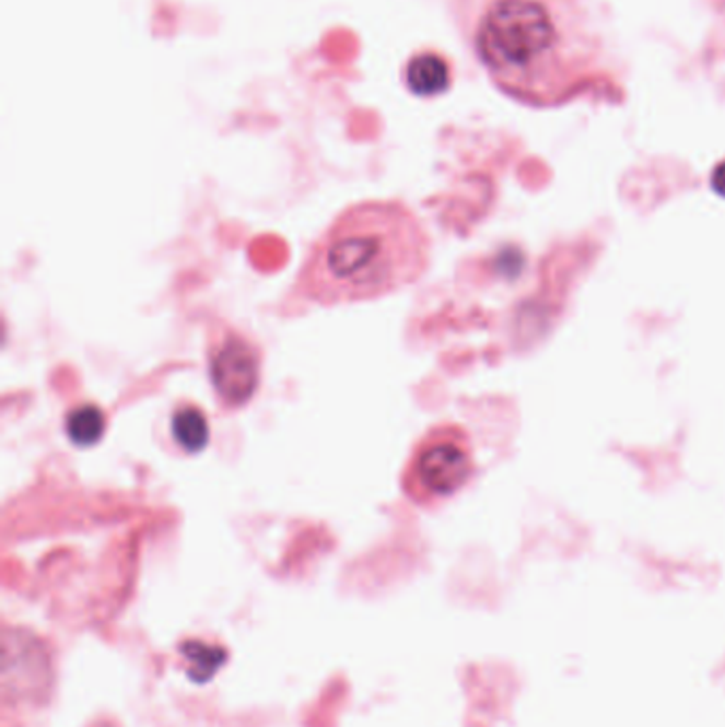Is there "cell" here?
Listing matches in <instances>:
<instances>
[{
  "instance_id": "cell-1",
  "label": "cell",
  "mask_w": 725,
  "mask_h": 727,
  "mask_svg": "<svg viewBox=\"0 0 725 727\" xmlns=\"http://www.w3.org/2000/svg\"><path fill=\"white\" fill-rule=\"evenodd\" d=\"M425 262L428 238L420 220L398 202H366L321 232L299 283L317 305H351L418 281Z\"/></svg>"
},
{
  "instance_id": "cell-2",
  "label": "cell",
  "mask_w": 725,
  "mask_h": 727,
  "mask_svg": "<svg viewBox=\"0 0 725 727\" xmlns=\"http://www.w3.org/2000/svg\"><path fill=\"white\" fill-rule=\"evenodd\" d=\"M551 43V17L535 0H498L479 31V51L492 69L526 67Z\"/></svg>"
},
{
  "instance_id": "cell-3",
  "label": "cell",
  "mask_w": 725,
  "mask_h": 727,
  "mask_svg": "<svg viewBox=\"0 0 725 727\" xmlns=\"http://www.w3.org/2000/svg\"><path fill=\"white\" fill-rule=\"evenodd\" d=\"M472 474L466 436L454 425L430 430L413 449L402 477V490L418 504L454 496Z\"/></svg>"
},
{
  "instance_id": "cell-4",
  "label": "cell",
  "mask_w": 725,
  "mask_h": 727,
  "mask_svg": "<svg viewBox=\"0 0 725 727\" xmlns=\"http://www.w3.org/2000/svg\"><path fill=\"white\" fill-rule=\"evenodd\" d=\"M260 353L243 335L222 332L209 351V377L220 402L236 411L252 402L260 387Z\"/></svg>"
},
{
  "instance_id": "cell-5",
  "label": "cell",
  "mask_w": 725,
  "mask_h": 727,
  "mask_svg": "<svg viewBox=\"0 0 725 727\" xmlns=\"http://www.w3.org/2000/svg\"><path fill=\"white\" fill-rule=\"evenodd\" d=\"M171 434L179 449H184L186 454H200L211 443V423L198 404L182 402L173 411Z\"/></svg>"
},
{
  "instance_id": "cell-6",
  "label": "cell",
  "mask_w": 725,
  "mask_h": 727,
  "mask_svg": "<svg viewBox=\"0 0 725 727\" xmlns=\"http://www.w3.org/2000/svg\"><path fill=\"white\" fill-rule=\"evenodd\" d=\"M65 430L77 447H94L105 436L107 415L98 404L81 402L67 413Z\"/></svg>"
},
{
  "instance_id": "cell-7",
  "label": "cell",
  "mask_w": 725,
  "mask_h": 727,
  "mask_svg": "<svg viewBox=\"0 0 725 727\" xmlns=\"http://www.w3.org/2000/svg\"><path fill=\"white\" fill-rule=\"evenodd\" d=\"M407 83L420 96H434L449 85V69L443 58L421 54L407 67Z\"/></svg>"
},
{
  "instance_id": "cell-8",
  "label": "cell",
  "mask_w": 725,
  "mask_h": 727,
  "mask_svg": "<svg viewBox=\"0 0 725 727\" xmlns=\"http://www.w3.org/2000/svg\"><path fill=\"white\" fill-rule=\"evenodd\" d=\"M713 188L720 191L722 196H725V162L724 164H720L715 168V173H713Z\"/></svg>"
}]
</instances>
